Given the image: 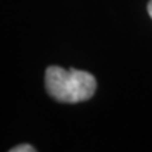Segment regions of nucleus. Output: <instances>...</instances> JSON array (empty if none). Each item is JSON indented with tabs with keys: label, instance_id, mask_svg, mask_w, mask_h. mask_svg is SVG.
Listing matches in <instances>:
<instances>
[{
	"label": "nucleus",
	"instance_id": "nucleus-3",
	"mask_svg": "<svg viewBox=\"0 0 152 152\" xmlns=\"http://www.w3.org/2000/svg\"><path fill=\"white\" fill-rule=\"evenodd\" d=\"M148 13H149V16H151V18H152V0L148 3Z\"/></svg>",
	"mask_w": 152,
	"mask_h": 152
},
{
	"label": "nucleus",
	"instance_id": "nucleus-1",
	"mask_svg": "<svg viewBox=\"0 0 152 152\" xmlns=\"http://www.w3.org/2000/svg\"><path fill=\"white\" fill-rule=\"evenodd\" d=\"M96 86V79L89 72L55 65L45 71V89L51 97L61 103L86 102L93 97Z\"/></svg>",
	"mask_w": 152,
	"mask_h": 152
},
{
	"label": "nucleus",
	"instance_id": "nucleus-2",
	"mask_svg": "<svg viewBox=\"0 0 152 152\" xmlns=\"http://www.w3.org/2000/svg\"><path fill=\"white\" fill-rule=\"evenodd\" d=\"M11 152H35V148L31 147V145H27V144H24V145H18V147H14L13 149H10Z\"/></svg>",
	"mask_w": 152,
	"mask_h": 152
}]
</instances>
